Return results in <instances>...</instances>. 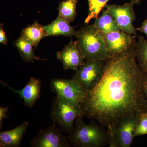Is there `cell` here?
<instances>
[{
	"instance_id": "cell-26",
	"label": "cell",
	"mask_w": 147,
	"mask_h": 147,
	"mask_svg": "<svg viewBox=\"0 0 147 147\" xmlns=\"http://www.w3.org/2000/svg\"><path fill=\"white\" fill-rule=\"evenodd\" d=\"M132 1H135L137 3H139V0H132Z\"/></svg>"
},
{
	"instance_id": "cell-9",
	"label": "cell",
	"mask_w": 147,
	"mask_h": 147,
	"mask_svg": "<svg viewBox=\"0 0 147 147\" xmlns=\"http://www.w3.org/2000/svg\"><path fill=\"white\" fill-rule=\"evenodd\" d=\"M136 2L126 3L123 5H106L110 16L119 27L121 30L129 35H136V29L133 26L135 16L133 7Z\"/></svg>"
},
{
	"instance_id": "cell-18",
	"label": "cell",
	"mask_w": 147,
	"mask_h": 147,
	"mask_svg": "<svg viewBox=\"0 0 147 147\" xmlns=\"http://www.w3.org/2000/svg\"><path fill=\"white\" fill-rule=\"evenodd\" d=\"M77 0H66L59 5V16L62 19L70 22L74 20L76 15Z\"/></svg>"
},
{
	"instance_id": "cell-25",
	"label": "cell",
	"mask_w": 147,
	"mask_h": 147,
	"mask_svg": "<svg viewBox=\"0 0 147 147\" xmlns=\"http://www.w3.org/2000/svg\"><path fill=\"white\" fill-rule=\"evenodd\" d=\"M145 94H146V98L147 100V76L146 79V82H145Z\"/></svg>"
},
{
	"instance_id": "cell-14",
	"label": "cell",
	"mask_w": 147,
	"mask_h": 147,
	"mask_svg": "<svg viewBox=\"0 0 147 147\" xmlns=\"http://www.w3.org/2000/svg\"><path fill=\"white\" fill-rule=\"evenodd\" d=\"M42 27L47 36L63 35L71 37L76 36L77 33L69 22L62 19L59 16L51 24Z\"/></svg>"
},
{
	"instance_id": "cell-23",
	"label": "cell",
	"mask_w": 147,
	"mask_h": 147,
	"mask_svg": "<svg viewBox=\"0 0 147 147\" xmlns=\"http://www.w3.org/2000/svg\"><path fill=\"white\" fill-rule=\"evenodd\" d=\"M7 40H8L6 36L5 33L3 30V24H1L0 26V42L4 45H6Z\"/></svg>"
},
{
	"instance_id": "cell-4",
	"label": "cell",
	"mask_w": 147,
	"mask_h": 147,
	"mask_svg": "<svg viewBox=\"0 0 147 147\" xmlns=\"http://www.w3.org/2000/svg\"><path fill=\"white\" fill-rule=\"evenodd\" d=\"M81 115L80 105L68 102L57 96L53 99L50 117L63 132L68 134L72 132L76 119Z\"/></svg>"
},
{
	"instance_id": "cell-22",
	"label": "cell",
	"mask_w": 147,
	"mask_h": 147,
	"mask_svg": "<svg viewBox=\"0 0 147 147\" xmlns=\"http://www.w3.org/2000/svg\"><path fill=\"white\" fill-rule=\"evenodd\" d=\"M8 107L3 108L1 106L0 107V129H1L3 127V119L9 118L6 115V113L8 111Z\"/></svg>"
},
{
	"instance_id": "cell-3",
	"label": "cell",
	"mask_w": 147,
	"mask_h": 147,
	"mask_svg": "<svg viewBox=\"0 0 147 147\" xmlns=\"http://www.w3.org/2000/svg\"><path fill=\"white\" fill-rule=\"evenodd\" d=\"M77 42L85 61H105L110 56L102 35L93 25L77 32Z\"/></svg>"
},
{
	"instance_id": "cell-13",
	"label": "cell",
	"mask_w": 147,
	"mask_h": 147,
	"mask_svg": "<svg viewBox=\"0 0 147 147\" xmlns=\"http://www.w3.org/2000/svg\"><path fill=\"white\" fill-rule=\"evenodd\" d=\"M28 125L26 121L13 129L1 132L0 147H19Z\"/></svg>"
},
{
	"instance_id": "cell-12",
	"label": "cell",
	"mask_w": 147,
	"mask_h": 147,
	"mask_svg": "<svg viewBox=\"0 0 147 147\" xmlns=\"http://www.w3.org/2000/svg\"><path fill=\"white\" fill-rule=\"evenodd\" d=\"M1 82L5 86L9 88L14 93L19 95L24 100V105L28 108H32L36 101L41 97V83L39 79L31 77L26 86L20 90H14L1 81Z\"/></svg>"
},
{
	"instance_id": "cell-8",
	"label": "cell",
	"mask_w": 147,
	"mask_h": 147,
	"mask_svg": "<svg viewBox=\"0 0 147 147\" xmlns=\"http://www.w3.org/2000/svg\"><path fill=\"white\" fill-rule=\"evenodd\" d=\"M57 125L53 122L49 126L40 129L30 142L32 147H70L67 137L61 132Z\"/></svg>"
},
{
	"instance_id": "cell-6",
	"label": "cell",
	"mask_w": 147,
	"mask_h": 147,
	"mask_svg": "<svg viewBox=\"0 0 147 147\" xmlns=\"http://www.w3.org/2000/svg\"><path fill=\"white\" fill-rule=\"evenodd\" d=\"M140 117L125 119L108 131L109 147H130L134 138V132Z\"/></svg>"
},
{
	"instance_id": "cell-7",
	"label": "cell",
	"mask_w": 147,
	"mask_h": 147,
	"mask_svg": "<svg viewBox=\"0 0 147 147\" xmlns=\"http://www.w3.org/2000/svg\"><path fill=\"white\" fill-rule=\"evenodd\" d=\"M104 61L89 60L85 61L76 71L72 79L78 81L87 91L92 89L100 81L104 72Z\"/></svg>"
},
{
	"instance_id": "cell-27",
	"label": "cell",
	"mask_w": 147,
	"mask_h": 147,
	"mask_svg": "<svg viewBox=\"0 0 147 147\" xmlns=\"http://www.w3.org/2000/svg\"><path fill=\"white\" fill-rule=\"evenodd\" d=\"M146 115H147V110L146 113Z\"/></svg>"
},
{
	"instance_id": "cell-2",
	"label": "cell",
	"mask_w": 147,
	"mask_h": 147,
	"mask_svg": "<svg viewBox=\"0 0 147 147\" xmlns=\"http://www.w3.org/2000/svg\"><path fill=\"white\" fill-rule=\"evenodd\" d=\"M83 116H79L75 122L73 131L67 137L69 142L75 147H101L109 144L108 131L94 120L87 124Z\"/></svg>"
},
{
	"instance_id": "cell-20",
	"label": "cell",
	"mask_w": 147,
	"mask_h": 147,
	"mask_svg": "<svg viewBox=\"0 0 147 147\" xmlns=\"http://www.w3.org/2000/svg\"><path fill=\"white\" fill-rule=\"evenodd\" d=\"M109 0H88L89 12L85 22L88 24L90 20L96 18L103 7L106 5Z\"/></svg>"
},
{
	"instance_id": "cell-21",
	"label": "cell",
	"mask_w": 147,
	"mask_h": 147,
	"mask_svg": "<svg viewBox=\"0 0 147 147\" xmlns=\"http://www.w3.org/2000/svg\"><path fill=\"white\" fill-rule=\"evenodd\" d=\"M144 135H147V115L146 113L140 116L134 132V137Z\"/></svg>"
},
{
	"instance_id": "cell-16",
	"label": "cell",
	"mask_w": 147,
	"mask_h": 147,
	"mask_svg": "<svg viewBox=\"0 0 147 147\" xmlns=\"http://www.w3.org/2000/svg\"><path fill=\"white\" fill-rule=\"evenodd\" d=\"M14 45L20 53L21 58L26 62L34 63V60L45 61L46 59L37 57L34 53V45L30 40L21 35L14 43Z\"/></svg>"
},
{
	"instance_id": "cell-17",
	"label": "cell",
	"mask_w": 147,
	"mask_h": 147,
	"mask_svg": "<svg viewBox=\"0 0 147 147\" xmlns=\"http://www.w3.org/2000/svg\"><path fill=\"white\" fill-rule=\"evenodd\" d=\"M21 35L25 37L36 47L43 38L47 36L42 26L36 21L32 25L27 26L21 32Z\"/></svg>"
},
{
	"instance_id": "cell-11",
	"label": "cell",
	"mask_w": 147,
	"mask_h": 147,
	"mask_svg": "<svg viewBox=\"0 0 147 147\" xmlns=\"http://www.w3.org/2000/svg\"><path fill=\"white\" fill-rule=\"evenodd\" d=\"M100 34L110 55H117L125 51L134 40L130 35L121 31Z\"/></svg>"
},
{
	"instance_id": "cell-19",
	"label": "cell",
	"mask_w": 147,
	"mask_h": 147,
	"mask_svg": "<svg viewBox=\"0 0 147 147\" xmlns=\"http://www.w3.org/2000/svg\"><path fill=\"white\" fill-rule=\"evenodd\" d=\"M135 56L138 64L142 70L147 73V39L139 36L135 48Z\"/></svg>"
},
{
	"instance_id": "cell-24",
	"label": "cell",
	"mask_w": 147,
	"mask_h": 147,
	"mask_svg": "<svg viewBox=\"0 0 147 147\" xmlns=\"http://www.w3.org/2000/svg\"><path fill=\"white\" fill-rule=\"evenodd\" d=\"M136 29L137 30L139 31L141 33H144L147 37V19L143 22L142 26Z\"/></svg>"
},
{
	"instance_id": "cell-15",
	"label": "cell",
	"mask_w": 147,
	"mask_h": 147,
	"mask_svg": "<svg viewBox=\"0 0 147 147\" xmlns=\"http://www.w3.org/2000/svg\"><path fill=\"white\" fill-rule=\"evenodd\" d=\"M93 26L100 33H108L121 31L119 27L110 16L107 9L102 12L99 17L95 18Z\"/></svg>"
},
{
	"instance_id": "cell-5",
	"label": "cell",
	"mask_w": 147,
	"mask_h": 147,
	"mask_svg": "<svg viewBox=\"0 0 147 147\" xmlns=\"http://www.w3.org/2000/svg\"><path fill=\"white\" fill-rule=\"evenodd\" d=\"M50 89L56 96L77 105L84 101L87 94V90L84 87L73 79H51Z\"/></svg>"
},
{
	"instance_id": "cell-10",
	"label": "cell",
	"mask_w": 147,
	"mask_h": 147,
	"mask_svg": "<svg viewBox=\"0 0 147 147\" xmlns=\"http://www.w3.org/2000/svg\"><path fill=\"white\" fill-rule=\"evenodd\" d=\"M57 56L65 70L71 69L76 71L86 61L77 41L74 42L72 40L62 51L57 53Z\"/></svg>"
},
{
	"instance_id": "cell-1",
	"label": "cell",
	"mask_w": 147,
	"mask_h": 147,
	"mask_svg": "<svg viewBox=\"0 0 147 147\" xmlns=\"http://www.w3.org/2000/svg\"><path fill=\"white\" fill-rule=\"evenodd\" d=\"M134 39L127 50L110 55L95 86L87 91L80 104L81 115L94 120L107 130L130 117H140L147 110L145 85L147 74L136 59Z\"/></svg>"
}]
</instances>
